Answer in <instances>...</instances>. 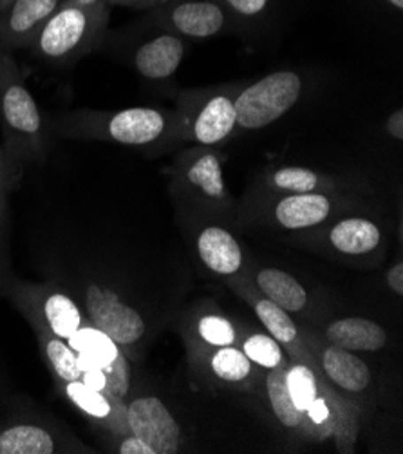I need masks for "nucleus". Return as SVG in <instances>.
Here are the masks:
<instances>
[{"instance_id": "1", "label": "nucleus", "mask_w": 403, "mask_h": 454, "mask_svg": "<svg viewBox=\"0 0 403 454\" xmlns=\"http://www.w3.org/2000/svg\"><path fill=\"white\" fill-rule=\"evenodd\" d=\"M53 130L71 140H98L138 149H159L179 142L177 116L152 107L81 109L55 118Z\"/></svg>"}, {"instance_id": "7", "label": "nucleus", "mask_w": 403, "mask_h": 454, "mask_svg": "<svg viewBox=\"0 0 403 454\" xmlns=\"http://www.w3.org/2000/svg\"><path fill=\"white\" fill-rule=\"evenodd\" d=\"M302 78L295 71H277L237 90L234 98L237 130H259L283 118L302 95Z\"/></svg>"}, {"instance_id": "23", "label": "nucleus", "mask_w": 403, "mask_h": 454, "mask_svg": "<svg viewBox=\"0 0 403 454\" xmlns=\"http://www.w3.org/2000/svg\"><path fill=\"white\" fill-rule=\"evenodd\" d=\"M27 323L36 333L43 360H46V364L53 373L57 384L60 386L64 382L83 380V370L80 366L76 353L67 344V340L57 337L53 332H50L46 326L36 321H27Z\"/></svg>"}, {"instance_id": "19", "label": "nucleus", "mask_w": 403, "mask_h": 454, "mask_svg": "<svg viewBox=\"0 0 403 454\" xmlns=\"http://www.w3.org/2000/svg\"><path fill=\"white\" fill-rule=\"evenodd\" d=\"M286 370L288 366H277L274 370H267L266 375V393H267V400H270L272 405V411L275 415V419L290 431H300L306 436H311L319 440L315 426L311 424V420L307 419L306 413L298 411L290 389H288V382H286Z\"/></svg>"}, {"instance_id": "8", "label": "nucleus", "mask_w": 403, "mask_h": 454, "mask_svg": "<svg viewBox=\"0 0 403 454\" xmlns=\"http://www.w3.org/2000/svg\"><path fill=\"white\" fill-rule=\"evenodd\" d=\"M3 294L13 301L27 321L43 325L64 340L89 323L78 301L60 286L29 285L8 279Z\"/></svg>"}, {"instance_id": "2", "label": "nucleus", "mask_w": 403, "mask_h": 454, "mask_svg": "<svg viewBox=\"0 0 403 454\" xmlns=\"http://www.w3.org/2000/svg\"><path fill=\"white\" fill-rule=\"evenodd\" d=\"M0 121L4 132V156L13 179L22 170L46 156V127L35 97L22 82L17 62L4 57L3 93H0Z\"/></svg>"}, {"instance_id": "35", "label": "nucleus", "mask_w": 403, "mask_h": 454, "mask_svg": "<svg viewBox=\"0 0 403 454\" xmlns=\"http://www.w3.org/2000/svg\"><path fill=\"white\" fill-rule=\"evenodd\" d=\"M387 285L396 295H403V264L396 262L387 271Z\"/></svg>"}, {"instance_id": "33", "label": "nucleus", "mask_w": 403, "mask_h": 454, "mask_svg": "<svg viewBox=\"0 0 403 454\" xmlns=\"http://www.w3.org/2000/svg\"><path fill=\"white\" fill-rule=\"evenodd\" d=\"M165 3L167 0H109L111 6H125L132 10H154Z\"/></svg>"}, {"instance_id": "4", "label": "nucleus", "mask_w": 403, "mask_h": 454, "mask_svg": "<svg viewBox=\"0 0 403 454\" xmlns=\"http://www.w3.org/2000/svg\"><path fill=\"white\" fill-rule=\"evenodd\" d=\"M172 192L201 215H222L234 210V200L222 174V158L215 147L196 145L175 158Z\"/></svg>"}, {"instance_id": "13", "label": "nucleus", "mask_w": 403, "mask_h": 454, "mask_svg": "<svg viewBox=\"0 0 403 454\" xmlns=\"http://www.w3.org/2000/svg\"><path fill=\"white\" fill-rule=\"evenodd\" d=\"M272 215L286 231H304L326 223L338 207V198L329 192H304L272 196Z\"/></svg>"}, {"instance_id": "22", "label": "nucleus", "mask_w": 403, "mask_h": 454, "mask_svg": "<svg viewBox=\"0 0 403 454\" xmlns=\"http://www.w3.org/2000/svg\"><path fill=\"white\" fill-rule=\"evenodd\" d=\"M382 241L380 226L368 217H345L329 231L331 247L345 255H364L378 248Z\"/></svg>"}, {"instance_id": "3", "label": "nucleus", "mask_w": 403, "mask_h": 454, "mask_svg": "<svg viewBox=\"0 0 403 454\" xmlns=\"http://www.w3.org/2000/svg\"><path fill=\"white\" fill-rule=\"evenodd\" d=\"M111 4H62L40 27L29 48L48 64H71L97 48L109 22Z\"/></svg>"}, {"instance_id": "40", "label": "nucleus", "mask_w": 403, "mask_h": 454, "mask_svg": "<svg viewBox=\"0 0 403 454\" xmlns=\"http://www.w3.org/2000/svg\"><path fill=\"white\" fill-rule=\"evenodd\" d=\"M12 3V0H3V3H0V10H3L4 6H8Z\"/></svg>"}, {"instance_id": "18", "label": "nucleus", "mask_w": 403, "mask_h": 454, "mask_svg": "<svg viewBox=\"0 0 403 454\" xmlns=\"http://www.w3.org/2000/svg\"><path fill=\"white\" fill-rule=\"evenodd\" d=\"M326 340L353 353H376L387 344V333L366 317H347L328 326Z\"/></svg>"}, {"instance_id": "9", "label": "nucleus", "mask_w": 403, "mask_h": 454, "mask_svg": "<svg viewBox=\"0 0 403 454\" xmlns=\"http://www.w3.org/2000/svg\"><path fill=\"white\" fill-rule=\"evenodd\" d=\"M151 22L183 38H210L236 29L221 0H167L151 10Z\"/></svg>"}, {"instance_id": "37", "label": "nucleus", "mask_w": 403, "mask_h": 454, "mask_svg": "<svg viewBox=\"0 0 403 454\" xmlns=\"http://www.w3.org/2000/svg\"><path fill=\"white\" fill-rule=\"evenodd\" d=\"M64 4H76V6H97V4H109V0H64Z\"/></svg>"}, {"instance_id": "17", "label": "nucleus", "mask_w": 403, "mask_h": 454, "mask_svg": "<svg viewBox=\"0 0 403 454\" xmlns=\"http://www.w3.org/2000/svg\"><path fill=\"white\" fill-rule=\"evenodd\" d=\"M321 368L326 379L345 393H364L373 382L371 370L366 362L356 353L338 346L329 344L322 349Z\"/></svg>"}, {"instance_id": "26", "label": "nucleus", "mask_w": 403, "mask_h": 454, "mask_svg": "<svg viewBox=\"0 0 403 454\" xmlns=\"http://www.w3.org/2000/svg\"><path fill=\"white\" fill-rule=\"evenodd\" d=\"M239 339L237 328L229 317L221 313H205L196 321L194 326V346L199 349L201 355H210L212 351L225 348V346H236Z\"/></svg>"}, {"instance_id": "5", "label": "nucleus", "mask_w": 403, "mask_h": 454, "mask_svg": "<svg viewBox=\"0 0 403 454\" xmlns=\"http://www.w3.org/2000/svg\"><path fill=\"white\" fill-rule=\"evenodd\" d=\"M234 89L189 90L179 98L177 136L179 142L201 147H219L237 132Z\"/></svg>"}, {"instance_id": "15", "label": "nucleus", "mask_w": 403, "mask_h": 454, "mask_svg": "<svg viewBox=\"0 0 403 454\" xmlns=\"http://www.w3.org/2000/svg\"><path fill=\"white\" fill-rule=\"evenodd\" d=\"M196 250L205 268L219 278H234L244 266V252L239 241L221 224L201 226Z\"/></svg>"}, {"instance_id": "6", "label": "nucleus", "mask_w": 403, "mask_h": 454, "mask_svg": "<svg viewBox=\"0 0 403 454\" xmlns=\"http://www.w3.org/2000/svg\"><path fill=\"white\" fill-rule=\"evenodd\" d=\"M78 304L95 328L109 335L125 351L136 349L147 340L149 325L136 304H132L118 288L83 281L78 288Z\"/></svg>"}, {"instance_id": "31", "label": "nucleus", "mask_w": 403, "mask_h": 454, "mask_svg": "<svg viewBox=\"0 0 403 454\" xmlns=\"http://www.w3.org/2000/svg\"><path fill=\"white\" fill-rule=\"evenodd\" d=\"M116 452L118 454H154V450L138 436H134L132 433L123 434V438L116 443Z\"/></svg>"}, {"instance_id": "14", "label": "nucleus", "mask_w": 403, "mask_h": 454, "mask_svg": "<svg viewBox=\"0 0 403 454\" xmlns=\"http://www.w3.org/2000/svg\"><path fill=\"white\" fill-rule=\"evenodd\" d=\"M83 449L67 442L58 431L36 422H12L0 426V454H57Z\"/></svg>"}, {"instance_id": "34", "label": "nucleus", "mask_w": 403, "mask_h": 454, "mask_svg": "<svg viewBox=\"0 0 403 454\" xmlns=\"http://www.w3.org/2000/svg\"><path fill=\"white\" fill-rule=\"evenodd\" d=\"M387 134L392 136L394 140L401 142L403 140V109H396L389 118H387Z\"/></svg>"}, {"instance_id": "27", "label": "nucleus", "mask_w": 403, "mask_h": 454, "mask_svg": "<svg viewBox=\"0 0 403 454\" xmlns=\"http://www.w3.org/2000/svg\"><path fill=\"white\" fill-rule=\"evenodd\" d=\"M206 366L210 373L229 384H241L252 377V360L241 349V346H225L208 355Z\"/></svg>"}, {"instance_id": "10", "label": "nucleus", "mask_w": 403, "mask_h": 454, "mask_svg": "<svg viewBox=\"0 0 403 454\" xmlns=\"http://www.w3.org/2000/svg\"><path fill=\"white\" fill-rule=\"evenodd\" d=\"M125 419L128 431L143 440L154 454H175L182 449V427L158 396H134L125 403Z\"/></svg>"}, {"instance_id": "24", "label": "nucleus", "mask_w": 403, "mask_h": 454, "mask_svg": "<svg viewBox=\"0 0 403 454\" xmlns=\"http://www.w3.org/2000/svg\"><path fill=\"white\" fill-rule=\"evenodd\" d=\"M257 290L267 301L275 302L288 313H298L307 306L306 288L284 270L262 268L255 276Z\"/></svg>"}, {"instance_id": "36", "label": "nucleus", "mask_w": 403, "mask_h": 454, "mask_svg": "<svg viewBox=\"0 0 403 454\" xmlns=\"http://www.w3.org/2000/svg\"><path fill=\"white\" fill-rule=\"evenodd\" d=\"M3 221L4 215L0 217V294H3L6 283H8V276H6V261H4V245H3Z\"/></svg>"}, {"instance_id": "21", "label": "nucleus", "mask_w": 403, "mask_h": 454, "mask_svg": "<svg viewBox=\"0 0 403 454\" xmlns=\"http://www.w3.org/2000/svg\"><path fill=\"white\" fill-rule=\"evenodd\" d=\"M337 187L329 176H322L306 167H279L264 176V191L270 196L331 192Z\"/></svg>"}, {"instance_id": "39", "label": "nucleus", "mask_w": 403, "mask_h": 454, "mask_svg": "<svg viewBox=\"0 0 403 454\" xmlns=\"http://www.w3.org/2000/svg\"><path fill=\"white\" fill-rule=\"evenodd\" d=\"M387 3L396 10H403V0H387Z\"/></svg>"}, {"instance_id": "38", "label": "nucleus", "mask_w": 403, "mask_h": 454, "mask_svg": "<svg viewBox=\"0 0 403 454\" xmlns=\"http://www.w3.org/2000/svg\"><path fill=\"white\" fill-rule=\"evenodd\" d=\"M4 45L0 43V93H3V73H4Z\"/></svg>"}, {"instance_id": "12", "label": "nucleus", "mask_w": 403, "mask_h": 454, "mask_svg": "<svg viewBox=\"0 0 403 454\" xmlns=\"http://www.w3.org/2000/svg\"><path fill=\"white\" fill-rule=\"evenodd\" d=\"M64 4V0H12L0 10V43L4 48H29V43Z\"/></svg>"}, {"instance_id": "20", "label": "nucleus", "mask_w": 403, "mask_h": 454, "mask_svg": "<svg viewBox=\"0 0 403 454\" xmlns=\"http://www.w3.org/2000/svg\"><path fill=\"white\" fill-rule=\"evenodd\" d=\"M67 344L78 356L81 370H105L123 353V349L102 330L91 323L83 325L67 339Z\"/></svg>"}, {"instance_id": "29", "label": "nucleus", "mask_w": 403, "mask_h": 454, "mask_svg": "<svg viewBox=\"0 0 403 454\" xmlns=\"http://www.w3.org/2000/svg\"><path fill=\"white\" fill-rule=\"evenodd\" d=\"M241 349L252 360V364H257L259 368L274 370L284 364L283 348L272 335L252 333L243 340Z\"/></svg>"}, {"instance_id": "16", "label": "nucleus", "mask_w": 403, "mask_h": 454, "mask_svg": "<svg viewBox=\"0 0 403 454\" xmlns=\"http://www.w3.org/2000/svg\"><path fill=\"white\" fill-rule=\"evenodd\" d=\"M60 391L69 398L71 403H74L81 413H85L89 419H95L105 426L111 433L123 436L128 434V426L125 419V402H118L104 395L102 391L87 386L81 380L64 382L58 386Z\"/></svg>"}, {"instance_id": "11", "label": "nucleus", "mask_w": 403, "mask_h": 454, "mask_svg": "<svg viewBox=\"0 0 403 454\" xmlns=\"http://www.w3.org/2000/svg\"><path fill=\"white\" fill-rule=\"evenodd\" d=\"M187 51V40L165 27L145 36L132 51V66L140 76L151 82H161L175 74Z\"/></svg>"}, {"instance_id": "30", "label": "nucleus", "mask_w": 403, "mask_h": 454, "mask_svg": "<svg viewBox=\"0 0 403 454\" xmlns=\"http://www.w3.org/2000/svg\"><path fill=\"white\" fill-rule=\"evenodd\" d=\"M230 13L236 27L259 22L272 10V0H221Z\"/></svg>"}, {"instance_id": "28", "label": "nucleus", "mask_w": 403, "mask_h": 454, "mask_svg": "<svg viewBox=\"0 0 403 454\" xmlns=\"http://www.w3.org/2000/svg\"><path fill=\"white\" fill-rule=\"evenodd\" d=\"M286 382L295 407L306 413L319 396V380L315 373L306 364H293L286 370Z\"/></svg>"}, {"instance_id": "32", "label": "nucleus", "mask_w": 403, "mask_h": 454, "mask_svg": "<svg viewBox=\"0 0 403 454\" xmlns=\"http://www.w3.org/2000/svg\"><path fill=\"white\" fill-rule=\"evenodd\" d=\"M17 184V181L13 179L12 172H10V167H8V161H6V156L3 153V149H0V217L4 215V205H6V192Z\"/></svg>"}, {"instance_id": "25", "label": "nucleus", "mask_w": 403, "mask_h": 454, "mask_svg": "<svg viewBox=\"0 0 403 454\" xmlns=\"http://www.w3.org/2000/svg\"><path fill=\"white\" fill-rule=\"evenodd\" d=\"M250 299H252L257 319L262 323L267 333H270L279 344L290 348V351L293 349L295 355H300V351L297 349L298 330L291 319V315L281 306H277L275 302L267 301L266 297H250Z\"/></svg>"}]
</instances>
